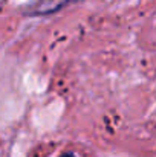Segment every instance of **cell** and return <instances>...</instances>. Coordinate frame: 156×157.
<instances>
[{
    "instance_id": "obj_1",
    "label": "cell",
    "mask_w": 156,
    "mask_h": 157,
    "mask_svg": "<svg viewBox=\"0 0 156 157\" xmlns=\"http://www.w3.org/2000/svg\"><path fill=\"white\" fill-rule=\"evenodd\" d=\"M67 0H34L31 5V12L35 15H45L58 11L66 5Z\"/></svg>"
},
{
    "instance_id": "obj_2",
    "label": "cell",
    "mask_w": 156,
    "mask_h": 157,
    "mask_svg": "<svg viewBox=\"0 0 156 157\" xmlns=\"http://www.w3.org/2000/svg\"><path fill=\"white\" fill-rule=\"evenodd\" d=\"M60 157H75V156H74L72 153H64V154H61Z\"/></svg>"
}]
</instances>
